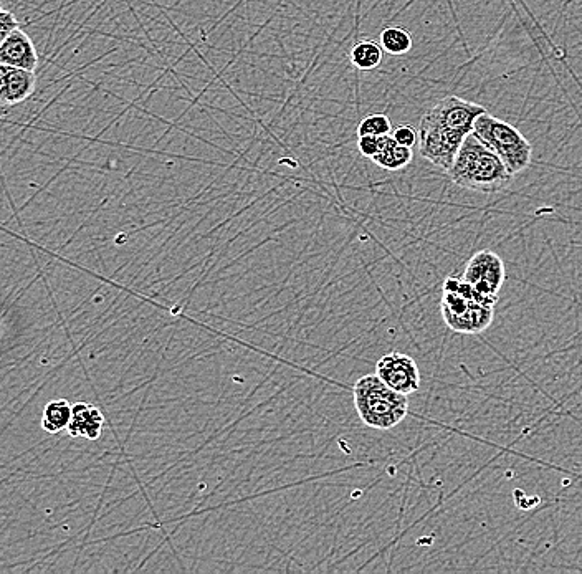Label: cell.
Instances as JSON below:
<instances>
[{"label":"cell","mask_w":582,"mask_h":574,"mask_svg":"<svg viewBox=\"0 0 582 574\" xmlns=\"http://www.w3.org/2000/svg\"><path fill=\"white\" fill-rule=\"evenodd\" d=\"M376 374L389 388L397 393L414 394L420 388V371L416 359L409 354L392 353L384 354L376 364Z\"/></svg>","instance_id":"52a82bcc"},{"label":"cell","mask_w":582,"mask_h":574,"mask_svg":"<svg viewBox=\"0 0 582 574\" xmlns=\"http://www.w3.org/2000/svg\"><path fill=\"white\" fill-rule=\"evenodd\" d=\"M17 29H19L17 17L2 7L0 9V45L4 44V40Z\"/></svg>","instance_id":"e0dca14e"},{"label":"cell","mask_w":582,"mask_h":574,"mask_svg":"<svg viewBox=\"0 0 582 574\" xmlns=\"http://www.w3.org/2000/svg\"><path fill=\"white\" fill-rule=\"evenodd\" d=\"M391 131V120L381 113L366 116L358 126V136H386L391 134Z\"/></svg>","instance_id":"9a60e30c"},{"label":"cell","mask_w":582,"mask_h":574,"mask_svg":"<svg viewBox=\"0 0 582 574\" xmlns=\"http://www.w3.org/2000/svg\"><path fill=\"white\" fill-rule=\"evenodd\" d=\"M497 300L478 293L463 278H445L442 288V318L450 330L460 335H480L495 318Z\"/></svg>","instance_id":"3957f363"},{"label":"cell","mask_w":582,"mask_h":574,"mask_svg":"<svg viewBox=\"0 0 582 574\" xmlns=\"http://www.w3.org/2000/svg\"><path fill=\"white\" fill-rule=\"evenodd\" d=\"M382 57H384V48L374 40H358L349 52V60L353 63V67L361 72H371L379 67Z\"/></svg>","instance_id":"4fadbf2b"},{"label":"cell","mask_w":582,"mask_h":574,"mask_svg":"<svg viewBox=\"0 0 582 574\" xmlns=\"http://www.w3.org/2000/svg\"><path fill=\"white\" fill-rule=\"evenodd\" d=\"M483 113H487L483 106L463 100L460 96H447L440 100L420 120V156L447 173L454 164L463 139L473 133V123Z\"/></svg>","instance_id":"6da1fadb"},{"label":"cell","mask_w":582,"mask_h":574,"mask_svg":"<svg viewBox=\"0 0 582 574\" xmlns=\"http://www.w3.org/2000/svg\"><path fill=\"white\" fill-rule=\"evenodd\" d=\"M473 134L500 156L513 176L530 168L533 156L530 141L510 123L498 120L490 113H483L473 123Z\"/></svg>","instance_id":"5b68a950"},{"label":"cell","mask_w":582,"mask_h":574,"mask_svg":"<svg viewBox=\"0 0 582 574\" xmlns=\"http://www.w3.org/2000/svg\"><path fill=\"white\" fill-rule=\"evenodd\" d=\"M0 9H2V2H0Z\"/></svg>","instance_id":"ffe728a7"},{"label":"cell","mask_w":582,"mask_h":574,"mask_svg":"<svg viewBox=\"0 0 582 574\" xmlns=\"http://www.w3.org/2000/svg\"><path fill=\"white\" fill-rule=\"evenodd\" d=\"M381 148V136H359L358 149L364 158L373 159Z\"/></svg>","instance_id":"ac0fdd59"},{"label":"cell","mask_w":582,"mask_h":574,"mask_svg":"<svg viewBox=\"0 0 582 574\" xmlns=\"http://www.w3.org/2000/svg\"><path fill=\"white\" fill-rule=\"evenodd\" d=\"M37 88L35 72L24 68L5 67L2 65V87H0V105L14 106L29 100Z\"/></svg>","instance_id":"9c48e42d"},{"label":"cell","mask_w":582,"mask_h":574,"mask_svg":"<svg viewBox=\"0 0 582 574\" xmlns=\"http://www.w3.org/2000/svg\"><path fill=\"white\" fill-rule=\"evenodd\" d=\"M0 65L24 68L35 72L39 68V53L24 30H14L0 45Z\"/></svg>","instance_id":"ba28073f"},{"label":"cell","mask_w":582,"mask_h":574,"mask_svg":"<svg viewBox=\"0 0 582 574\" xmlns=\"http://www.w3.org/2000/svg\"><path fill=\"white\" fill-rule=\"evenodd\" d=\"M354 407L359 419L379 431H389L399 426L409 412L406 394L389 388L377 374L358 379L353 388Z\"/></svg>","instance_id":"277c9868"},{"label":"cell","mask_w":582,"mask_h":574,"mask_svg":"<svg viewBox=\"0 0 582 574\" xmlns=\"http://www.w3.org/2000/svg\"><path fill=\"white\" fill-rule=\"evenodd\" d=\"M105 427V416L100 407L90 402H77L72 406V421L67 432L72 437H85L88 441H98Z\"/></svg>","instance_id":"30bf717a"},{"label":"cell","mask_w":582,"mask_h":574,"mask_svg":"<svg viewBox=\"0 0 582 574\" xmlns=\"http://www.w3.org/2000/svg\"><path fill=\"white\" fill-rule=\"evenodd\" d=\"M414 159L412 148L401 146L391 134L381 136V148L373 158V163L387 171H401L406 169Z\"/></svg>","instance_id":"8fae6325"},{"label":"cell","mask_w":582,"mask_h":574,"mask_svg":"<svg viewBox=\"0 0 582 574\" xmlns=\"http://www.w3.org/2000/svg\"><path fill=\"white\" fill-rule=\"evenodd\" d=\"M72 421V404L67 399H55L43 409L42 429L48 434L67 431Z\"/></svg>","instance_id":"7c38bea8"},{"label":"cell","mask_w":582,"mask_h":574,"mask_svg":"<svg viewBox=\"0 0 582 574\" xmlns=\"http://www.w3.org/2000/svg\"><path fill=\"white\" fill-rule=\"evenodd\" d=\"M447 174L457 186L482 194L503 191L515 177L506 169L500 156L493 153L473 133L463 139L454 164Z\"/></svg>","instance_id":"7a4b0ae2"},{"label":"cell","mask_w":582,"mask_h":574,"mask_svg":"<svg viewBox=\"0 0 582 574\" xmlns=\"http://www.w3.org/2000/svg\"><path fill=\"white\" fill-rule=\"evenodd\" d=\"M462 278L478 293L498 302V295L506 278L505 264L493 250H480L468 260Z\"/></svg>","instance_id":"8992f818"},{"label":"cell","mask_w":582,"mask_h":574,"mask_svg":"<svg viewBox=\"0 0 582 574\" xmlns=\"http://www.w3.org/2000/svg\"><path fill=\"white\" fill-rule=\"evenodd\" d=\"M379 44L391 55H406L411 52L412 35L409 30L402 27H387L382 30Z\"/></svg>","instance_id":"5bb4252c"},{"label":"cell","mask_w":582,"mask_h":574,"mask_svg":"<svg viewBox=\"0 0 582 574\" xmlns=\"http://www.w3.org/2000/svg\"><path fill=\"white\" fill-rule=\"evenodd\" d=\"M392 138L396 139L397 143L407 148H414L419 143V133L416 128L411 125H399L396 130L392 131Z\"/></svg>","instance_id":"2e32d148"},{"label":"cell","mask_w":582,"mask_h":574,"mask_svg":"<svg viewBox=\"0 0 582 574\" xmlns=\"http://www.w3.org/2000/svg\"><path fill=\"white\" fill-rule=\"evenodd\" d=\"M0 87H2V65H0Z\"/></svg>","instance_id":"d6986e66"}]
</instances>
